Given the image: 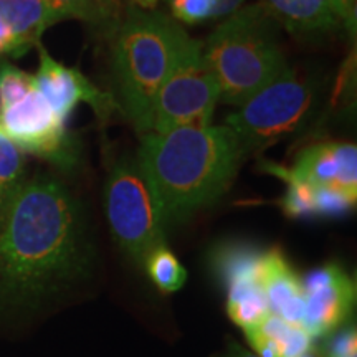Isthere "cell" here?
<instances>
[{
	"instance_id": "cell-1",
	"label": "cell",
	"mask_w": 357,
	"mask_h": 357,
	"mask_svg": "<svg viewBox=\"0 0 357 357\" xmlns=\"http://www.w3.org/2000/svg\"><path fill=\"white\" fill-rule=\"evenodd\" d=\"M88 266L79 211L52 177L17 184L0 200V306L35 305Z\"/></svg>"
},
{
	"instance_id": "cell-4",
	"label": "cell",
	"mask_w": 357,
	"mask_h": 357,
	"mask_svg": "<svg viewBox=\"0 0 357 357\" xmlns=\"http://www.w3.org/2000/svg\"><path fill=\"white\" fill-rule=\"evenodd\" d=\"M280 30L260 2L240 7L202 42L220 101L240 106L288 68Z\"/></svg>"
},
{
	"instance_id": "cell-18",
	"label": "cell",
	"mask_w": 357,
	"mask_h": 357,
	"mask_svg": "<svg viewBox=\"0 0 357 357\" xmlns=\"http://www.w3.org/2000/svg\"><path fill=\"white\" fill-rule=\"evenodd\" d=\"M287 181V192H284L283 212L293 218H314L319 217L318 189L306 182L296 181L291 177H283Z\"/></svg>"
},
{
	"instance_id": "cell-25",
	"label": "cell",
	"mask_w": 357,
	"mask_h": 357,
	"mask_svg": "<svg viewBox=\"0 0 357 357\" xmlns=\"http://www.w3.org/2000/svg\"><path fill=\"white\" fill-rule=\"evenodd\" d=\"M158 2L159 0H132L134 6L142 8V10H153L158 6Z\"/></svg>"
},
{
	"instance_id": "cell-8",
	"label": "cell",
	"mask_w": 357,
	"mask_h": 357,
	"mask_svg": "<svg viewBox=\"0 0 357 357\" xmlns=\"http://www.w3.org/2000/svg\"><path fill=\"white\" fill-rule=\"evenodd\" d=\"M0 126L20 149L70 167L77 160V144L35 86L19 101L0 109Z\"/></svg>"
},
{
	"instance_id": "cell-11",
	"label": "cell",
	"mask_w": 357,
	"mask_h": 357,
	"mask_svg": "<svg viewBox=\"0 0 357 357\" xmlns=\"http://www.w3.org/2000/svg\"><path fill=\"white\" fill-rule=\"evenodd\" d=\"M38 50L40 65L38 71L33 75L35 86L61 121L66 123L79 102L91 106L100 118H106L116 108L114 98L100 91L78 70L68 68L53 60L40 45Z\"/></svg>"
},
{
	"instance_id": "cell-23",
	"label": "cell",
	"mask_w": 357,
	"mask_h": 357,
	"mask_svg": "<svg viewBox=\"0 0 357 357\" xmlns=\"http://www.w3.org/2000/svg\"><path fill=\"white\" fill-rule=\"evenodd\" d=\"M331 8L336 15L339 25L346 26L351 35L356 33L357 19V0H329Z\"/></svg>"
},
{
	"instance_id": "cell-22",
	"label": "cell",
	"mask_w": 357,
	"mask_h": 357,
	"mask_svg": "<svg viewBox=\"0 0 357 357\" xmlns=\"http://www.w3.org/2000/svg\"><path fill=\"white\" fill-rule=\"evenodd\" d=\"M324 354L328 357H357V333L354 326H347L334 334Z\"/></svg>"
},
{
	"instance_id": "cell-21",
	"label": "cell",
	"mask_w": 357,
	"mask_h": 357,
	"mask_svg": "<svg viewBox=\"0 0 357 357\" xmlns=\"http://www.w3.org/2000/svg\"><path fill=\"white\" fill-rule=\"evenodd\" d=\"M222 0H172V15L178 22L189 25L222 17Z\"/></svg>"
},
{
	"instance_id": "cell-3",
	"label": "cell",
	"mask_w": 357,
	"mask_h": 357,
	"mask_svg": "<svg viewBox=\"0 0 357 357\" xmlns=\"http://www.w3.org/2000/svg\"><path fill=\"white\" fill-rule=\"evenodd\" d=\"M111 63L119 105L134 129L151 132L154 100L185 38L171 17L131 7L111 30Z\"/></svg>"
},
{
	"instance_id": "cell-17",
	"label": "cell",
	"mask_w": 357,
	"mask_h": 357,
	"mask_svg": "<svg viewBox=\"0 0 357 357\" xmlns=\"http://www.w3.org/2000/svg\"><path fill=\"white\" fill-rule=\"evenodd\" d=\"M144 270L149 273L151 280L160 291L172 293L184 287L187 273L181 261L177 260L176 255L169 250L166 245L155 250L147 258Z\"/></svg>"
},
{
	"instance_id": "cell-15",
	"label": "cell",
	"mask_w": 357,
	"mask_h": 357,
	"mask_svg": "<svg viewBox=\"0 0 357 357\" xmlns=\"http://www.w3.org/2000/svg\"><path fill=\"white\" fill-rule=\"evenodd\" d=\"M260 3L281 29L294 35L326 33L341 26L329 0H260Z\"/></svg>"
},
{
	"instance_id": "cell-12",
	"label": "cell",
	"mask_w": 357,
	"mask_h": 357,
	"mask_svg": "<svg viewBox=\"0 0 357 357\" xmlns=\"http://www.w3.org/2000/svg\"><path fill=\"white\" fill-rule=\"evenodd\" d=\"M258 283L270 312L288 323L303 326V318H305L303 280L280 248H270L260 253Z\"/></svg>"
},
{
	"instance_id": "cell-27",
	"label": "cell",
	"mask_w": 357,
	"mask_h": 357,
	"mask_svg": "<svg viewBox=\"0 0 357 357\" xmlns=\"http://www.w3.org/2000/svg\"><path fill=\"white\" fill-rule=\"evenodd\" d=\"M326 357H328V356H326Z\"/></svg>"
},
{
	"instance_id": "cell-20",
	"label": "cell",
	"mask_w": 357,
	"mask_h": 357,
	"mask_svg": "<svg viewBox=\"0 0 357 357\" xmlns=\"http://www.w3.org/2000/svg\"><path fill=\"white\" fill-rule=\"evenodd\" d=\"M22 169H24V158L20 147L0 126V200L8 190L19 184Z\"/></svg>"
},
{
	"instance_id": "cell-16",
	"label": "cell",
	"mask_w": 357,
	"mask_h": 357,
	"mask_svg": "<svg viewBox=\"0 0 357 357\" xmlns=\"http://www.w3.org/2000/svg\"><path fill=\"white\" fill-rule=\"evenodd\" d=\"M50 24L61 20H82L109 32L123 17L121 0H45Z\"/></svg>"
},
{
	"instance_id": "cell-9",
	"label": "cell",
	"mask_w": 357,
	"mask_h": 357,
	"mask_svg": "<svg viewBox=\"0 0 357 357\" xmlns=\"http://www.w3.org/2000/svg\"><path fill=\"white\" fill-rule=\"evenodd\" d=\"M305 318L303 326L311 337L337 331L356 305V283L339 265H324L303 280Z\"/></svg>"
},
{
	"instance_id": "cell-19",
	"label": "cell",
	"mask_w": 357,
	"mask_h": 357,
	"mask_svg": "<svg viewBox=\"0 0 357 357\" xmlns=\"http://www.w3.org/2000/svg\"><path fill=\"white\" fill-rule=\"evenodd\" d=\"M35 88L33 75L0 60V109L19 101Z\"/></svg>"
},
{
	"instance_id": "cell-26",
	"label": "cell",
	"mask_w": 357,
	"mask_h": 357,
	"mask_svg": "<svg viewBox=\"0 0 357 357\" xmlns=\"http://www.w3.org/2000/svg\"><path fill=\"white\" fill-rule=\"evenodd\" d=\"M301 357H326V354H324V351L321 352L318 349H314V347H311V349H307Z\"/></svg>"
},
{
	"instance_id": "cell-2",
	"label": "cell",
	"mask_w": 357,
	"mask_h": 357,
	"mask_svg": "<svg viewBox=\"0 0 357 357\" xmlns=\"http://www.w3.org/2000/svg\"><path fill=\"white\" fill-rule=\"evenodd\" d=\"M243 158L235 134L225 124H207L144 134L136 160L167 225L220 199Z\"/></svg>"
},
{
	"instance_id": "cell-6",
	"label": "cell",
	"mask_w": 357,
	"mask_h": 357,
	"mask_svg": "<svg viewBox=\"0 0 357 357\" xmlns=\"http://www.w3.org/2000/svg\"><path fill=\"white\" fill-rule=\"evenodd\" d=\"M105 211L111 234L141 270L155 250L166 245V223L136 159L123 158L105 184Z\"/></svg>"
},
{
	"instance_id": "cell-14",
	"label": "cell",
	"mask_w": 357,
	"mask_h": 357,
	"mask_svg": "<svg viewBox=\"0 0 357 357\" xmlns=\"http://www.w3.org/2000/svg\"><path fill=\"white\" fill-rule=\"evenodd\" d=\"M243 333L258 357H301L312 347V337L305 326L288 323L273 312Z\"/></svg>"
},
{
	"instance_id": "cell-10",
	"label": "cell",
	"mask_w": 357,
	"mask_h": 357,
	"mask_svg": "<svg viewBox=\"0 0 357 357\" xmlns=\"http://www.w3.org/2000/svg\"><path fill=\"white\" fill-rule=\"evenodd\" d=\"M275 172L316 189L337 190L357 199V147L352 142L328 141L307 146L298 154L291 169Z\"/></svg>"
},
{
	"instance_id": "cell-24",
	"label": "cell",
	"mask_w": 357,
	"mask_h": 357,
	"mask_svg": "<svg viewBox=\"0 0 357 357\" xmlns=\"http://www.w3.org/2000/svg\"><path fill=\"white\" fill-rule=\"evenodd\" d=\"M222 357H258V356L247 349H243V347L236 344V342H230L229 347H227V351L222 354Z\"/></svg>"
},
{
	"instance_id": "cell-13",
	"label": "cell",
	"mask_w": 357,
	"mask_h": 357,
	"mask_svg": "<svg viewBox=\"0 0 357 357\" xmlns=\"http://www.w3.org/2000/svg\"><path fill=\"white\" fill-rule=\"evenodd\" d=\"M48 26L45 0H0V58H19L38 47Z\"/></svg>"
},
{
	"instance_id": "cell-5",
	"label": "cell",
	"mask_w": 357,
	"mask_h": 357,
	"mask_svg": "<svg viewBox=\"0 0 357 357\" xmlns=\"http://www.w3.org/2000/svg\"><path fill=\"white\" fill-rule=\"evenodd\" d=\"M318 84L310 75L288 68L227 116L243 154L258 153L296 134L318 106Z\"/></svg>"
},
{
	"instance_id": "cell-7",
	"label": "cell",
	"mask_w": 357,
	"mask_h": 357,
	"mask_svg": "<svg viewBox=\"0 0 357 357\" xmlns=\"http://www.w3.org/2000/svg\"><path fill=\"white\" fill-rule=\"evenodd\" d=\"M220 101L215 75L205 60L202 42L185 38L154 100L151 132L181 126H207Z\"/></svg>"
}]
</instances>
